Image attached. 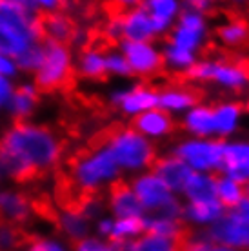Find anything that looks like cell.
I'll list each match as a JSON object with an SVG mask.
<instances>
[{
	"mask_svg": "<svg viewBox=\"0 0 249 251\" xmlns=\"http://www.w3.org/2000/svg\"><path fill=\"white\" fill-rule=\"evenodd\" d=\"M0 157L7 180H25L55 170L64 158V142L48 126L19 120L0 135Z\"/></svg>",
	"mask_w": 249,
	"mask_h": 251,
	"instance_id": "cell-1",
	"label": "cell"
},
{
	"mask_svg": "<svg viewBox=\"0 0 249 251\" xmlns=\"http://www.w3.org/2000/svg\"><path fill=\"white\" fill-rule=\"evenodd\" d=\"M42 19L29 4L0 2V53L19 58L42 44Z\"/></svg>",
	"mask_w": 249,
	"mask_h": 251,
	"instance_id": "cell-2",
	"label": "cell"
},
{
	"mask_svg": "<svg viewBox=\"0 0 249 251\" xmlns=\"http://www.w3.org/2000/svg\"><path fill=\"white\" fill-rule=\"evenodd\" d=\"M122 171L106 144L80 153L69 166V182L82 195H99L120 182Z\"/></svg>",
	"mask_w": 249,
	"mask_h": 251,
	"instance_id": "cell-3",
	"label": "cell"
},
{
	"mask_svg": "<svg viewBox=\"0 0 249 251\" xmlns=\"http://www.w3.org/2000/svg\"><path fill=\"white\" fill-rule=\"evenodd\" d=\"M122 175H138L153 168L156 160L155 142L148 140L131 126L120 127L104 140Z\"/></svg>",
	"mask_w": 249,
	"mask_h": 251,
	"instance_id": "cell-4",
	"label": "cell"
},
{
	"mask_svg": "<svg viewBox=\"0 0 249 251\" xmlns=\"http://www.w3.org/2000/svg\"><path fill=\"white\" fill-rule=\"evenodd\" d=\"M186 76L195 84H215L229 93H244L249 89V66L238 60L199 58L187 69Z\"/></svg>",
	"mask_w": 249,
	"mask_h": 251,
	"instance_id": "cell-5",
	"label": "cell"
},
{
	"mask_svg": "<svg viewBox=\"0 0 249 251\" xmlns=\"http://www.w3.org/2000/svg\"><path fill=\"white\" fill-rule=\"evenodd\" d=\"M75 73V57L69 44L42 40L40 62L33 71V78L38 89L55 91L64 88Z\"/></svg>",
	"mask_w": 249,
	"mask_h": 251,
	"instance_id": "cell-6",
	"label": "cell"
},
{
	"mask_svg": "<svg viewBox=\"0 0 249 251\" xmlns=\"http://www.w3.org/2000/svg\"><path fill=\"white\" fill-rule=\"evenodd\" d=\"M129 186L133 193L137 195L144 215H168V217L180 219V195L173 193L151 170L135 175Z\"/></svg>",
	"mask_w": 249,
	"mask_h": 251,
	"instance_id": "cell-7",
	"label": "cell"
},
{
	"mask_svg": "<svg viewBox=\"0 0 249 251\" xmlns=\"http://www.w3.org/2000/svg\"><path fill=\"white\" fill-rule=\"evenodd\" d=\"M171 153L180 158L193 173L217 175L222 164V140L187 137L178 140Z\"/></svg>",
	"mask_w": 249,
	"mask_h": 251,
	"instance_id": "cell-8",
	"label": "cell"
},
{
	"mask_svg": "<svg viewBox=\"0 0 249 251\" xmlns=\"http://www.w3.org/2000/svg\"><path fill=\"white\" fill-rule=\"evenodd\" d=\"M207 38H209L207 17L195 11H187V9L180 13L178 20L168 33V42L178 46L182 50L191 51L195 55H199L206 48Z\"/></svg>",
	"mask_w": 249,
	"mask_h": 251,
	"instance_id": "cell-9",
	"label": "cell"
},
{
	"mask_svg": "<svg viewBox=\"0 0 249 251\" xmlns=\"http://www.w3.org/2000/svg\"><path fill=\"white\" fill-rule=\"evenodd\" d=\"M122 55L127 60L131 69V76L151 78L156 76L164 69L162 50L155 42H131L122 40L119 46Z\"/></svg>",
	"mask_w": 249,
	"mask_h": 251,
	"instance_id": "cell-10",
	"label": "cell"
},
{
	"mask_svg": "<svg viewBox=\"0 0 249 251\" xmlns=\"http://www.w3.org/2000/svg\"><path fill=\"white\" fill-rule=\"evenodd\" d=\"M109 100L122 115L135 119L138 115L158 107V89H155L149 84L137 82L127 88L115 89L109 95Z\"/></svg>",
	"mask_w": 249,
	"mask_h": 251,
	"instance_id": "cell-11",
	"label": "cell"
},
{
	"mask_svg": "<svg viewBox=\"0 0 249 251\" xmlns=\"http://www.w3.org/2000/svg\"><path fill=\"white\" fill-rule=\"evenodd\" d=\"M206 231L218 244L249 251V219L235 209H225L224 215Z\"/></svg>",
	"mask_w": 249,
	"mask_h": 251,
	"instance_id": "cell-12",
	"label": "cell"
},
{
	"mask_svg": "<svg viewBox=\"0 0 249 251\" xmlns=\"http://www.w3.org/2000/svg\"><path fill=\"white\" fill-rule=\"evenodd\" d=\"M218 173L246 184L249 178V138L222 140V164Z\"/></svg>",
	"mask_w": 249,
	"mask_h": 251,
	"instance_id": "cell-13",
	"label": "cell"
},
{
	"mask_svg": "<svg viewBox=\"0 0 249 251\" xmlns=\"http://www.w3.org/2000/svg\"><path fill=\"white\" fill-rule=\"evenodd\" d=\"M133 127L148 140L158 142V140H164V138L173 135L176 122H174V117L155 107V109H149V111L135 117L133 119Z\"/></svg>",
	"mask_w": 249,
	"mask_h": 251,
	"instance_id": "cell-14",
	"label": "cell"
},
{
	"mask_svg": "<svg viewBox=\"0 0 249 251\" xmlns=\"http://www.w3.org/2000/svg\"><path fill=\"white\" fill-rule=\"evenodd\" d=\"M33 202L25 193L13 188H0V220L7 224H24L31 219Z\"/></svg>",
	"mask_w": 249,
	"mask_h": 251,
	"instance_id": "cell-15",
	"label": "cell"
},
{
	"mask_svg": "<svg viewBox=\"0 0 249 251\" xmlns=\"http://www.w3.org/2000/svg\"><path fill=\"white\" fill-rule=\"evenodd\" d=\"M213 107V120H215V137L218 140H229L238 133L242 126L246 109L237 100H222Z\"/></svg>",
	"mask_w": 249,
	"mask_h": 251,
	"instance_id": "cell-16",
	"label": "cell"
},
{
	"mask_svg": "<svg viewBox=\"0 0 249 251\" xmlns=\"http://www.w3.org/2000/svg\"><path fill=\"white\" fill-rule=\"evenodd\" d=\"M140 6L149 15L151 22L155 25L156 38L168 37L180 13L184 11L182 0H142Z\"/></svg>",
	"mask_w": 249,
	"mask_h": 251,
	"instance_id": "cell-17",
	"label": "cell"
},
{
	"mask_svg": "<svg viewBox=\"0 0 249 251\" xmlns=\"http://www.w3.org/2000/svg\"><path fill=\"white\" fill-rule=\"evenodd\" d=\"M224 207L217 199L211 201H200V202H182V222L193 229H209L222 215Z\"/></svg>",
	"mask_w": 249,
	"mask_h": 251,
	"instance_id": "cell-18",
	"label": "cell"
},
{
	"mask_svg": "<svg viewBox=\"0 0 249 251\" xmlns=\"http://www.w3.org/2000/svg\"><path fill=\"white\" fill-rule=\"evenodd\" d=\"M151 171L176 195L182 193V189L186 186L187 178L193 173L186 164L182 162L180 158L174 157L173 153L164 155V157H156Z\"/></svg>",
	"mask_w": 249,
	"mask_h": 251,
	"instance_id": "cell-19",
	"label": "cell"
},
{
	"mask_svg": "<svg viewBox=\"0 0 249 251\" xmlns=\"http://www.w3.org/2000/svg\"><path fill=\"white\" fill-rule=\"evenodd\" d=\"M120 15H122L124 40H131V42H155L156 40L155 25L142 6L125 9Z\"/></svg>",
	"mask_w": 249,
	"mask_h": 251,
	"instance_id": "cell-20",
	"label": "cell"
},
{
	"mask_svg": "<svg viewBox=\"0 0 249 251\" xmlns=\"http://www.w3.org/2000/svg\"><path fill=\"white\" fill-rule=\"evenodd\" d=\"M107 211L113 219H127V217H144V209L133 193L129 184H115L107 193Z\"/></svg>",
	"mask_w": 249,
	"mask_h": 251,
	"instance_id": "cell-21",
	"label": "cell"
},
{
	"mask_svg": "<svg viewBox=\"0 0 249 251\" xmlns=\"http://www.w3.org/2000/svg\"><path fill=\"white\" fill-rule=\"evenodd\" d=\"M180 126L189 137L217 138L215 137L213 107L209 104H204V102H197L186 113L180 115Z\"/></svg>",
	"mask_w": 249,
	"mask_h": 251,
	"instance_id": "cell-22",
	"label": "cell"
},
{
	"mask_svg": "<svg viewBox=\"0 0 249 251\" xmlns=\"http://www.w3.org/2000/svg\"><path fill=\"white\" fill-rule=\"evenodd\" d=\"M199 102V93L189 86L171 84L158 91V109H162L171 117L184 115Z\"/></svg>",
	"mask_w": 249,
	"mask_h": 251,
	"instance_id": "cell-23",
	"label": "cell"
},
{
	"mask_svg": "<svg viewBox=\"0 0 249 251\" xmlns=\"http://www.w3.org/2000/svg\"><path fill=\"white\" fill-rule=\"evenodd\" d=\"M56 227L64 239L76 242L91 235L93 222L82 213L78 206H66L56 213Z\"/></svg>",
	"mask_w": 249,
	"mask_h": 251,
	"instance_id": "cell-24",
	"label": "cell"
},
{
	"mask_svg": "<svg viewBox=\"0 0 249 251\" xmlns=\"http://www.w3.org/2000/svg\"><path fill=\"white\" fill-rule=\"evenodd\" d=\"M40 99V89L37 88L35 82H20L15 86L13 97L7 106V113L17 120H29L35 109L38 106Z\"/></svg>",
	"mask_w": 249,
	"mask_h": 251,
	"instance_id": "cell-25",
	"label": "cell"
},
{
	"mask_svg": "<svg viewBox=\"0 0 249 251\" xmlns=\"http://www.w3.org/2000/svg\"><path fill=\"white\" fill-rule=\"evenodd\" d=\"M75 73L84 80H102L106 75V51L99 46H87L75 58Z\"/></svg>",
	"mask_w": 249,
	"mask_h": 251,
	"instance_id": "cell-26",
	"label": "cell"
},
{
	"mask_svg": "<svg viewBox=\"0 0 249 251\" xmlns=\"http://www.w3.org/2000/svg\"><path fill=\"white\" fill-rule=\"evenodd\" d=\"M75 33H76L75 24H73V20L69 19L66 13L56 11V13H51V15H46L42 19L44 40L69 44V42H73Z\"/></svg>",
	"mask_w": 249,
	"mask_h": 251,
	"instance_id": "cell-27",
	"label": "cell"
},
{
	"mask_svg": "<svg viewBox=\"0 0 249 251\" xmlns=\"http://www.w3.org/2000/svg\"><path fill=\"white\" fill-rule=\"evenodd\" d=\"M180 197L184 199V202L217 199V175L215 173H191Z\"/></svg>",
	"mask_w": 249,
	"mask_h": 251,
	"instance_id": "cell-28",
	"label": "cell"
},
{
	"mask_svg": "<svg viewBox=\"0 0 249 251\" xmlns=\"http://www.w3.org/2000/svg\"><path fill=\"white\" fill-rule=\"evenodd\" d=\"M217 38L225 48H240L249 40V22L238 17L224 20L217 27Z\"/></svg>",
	"mask_w": 249,
	"mask_h": 251,
	"instance_id": "cell-29",
	"label": "cell"
},
{
	"mask_svg": "<svg viewBox=\"0 0 249 251\" xmlns=\"http://www.w3.org/2000/svg\"><path fill=\"white\" fill-rule=\"evenodd\" d=\"M144 229L146 233H153L158 237L180 240L184 235V222L182 219L168 215H144Z\"/></svg>",
	"mask_w": 249,
	"mask_h": 251,
	"instance_id": "cell-30",
	"label": "cell"
},
{
	"mask_svg": "<svg viewBox=\"0 0 249 251\" xmlns=\"http://www.w3.org/2000/svg\"><path fill=\"white\" fill-rule=\"evenodd\" d=\"M160 50H162L164 68H168L169 71H173V73H184V75H186L187 69L199 60V55H195L191 51L182 50V48L171 44L168 40H166V44H164Z\"/></svg>",
	"mask_w": 249,
	"mask_h": 251,
	"instance_id": "cell-31",
	"label": "cell"
},
{
	"mask_svg": "<svg viewBox=\"0 0 249 251\" xmlns=\"http://www.w3.org/2000/svg\"><path fill=\"white\" fill-rule=\"evenodd\" d=\"M248 195L246 184L225 175H217V201L224 209H233Z\"/></svg>",
	"mask_w": 249,
	"mask_h": 251,
	"instance_id": "cell-32",
	"label": "cell"
},
{
	"mask_svg": "<svg viewBox=\"0 0 249 251\" xmlns=\"http://www.w3.org/2000/svg\"><path fill=\"white\" fill-rule=\"evenodd\" d=\"M142 233H146V229H144V217L115 219V224H113V231H111L109 240L135 242Z\"/></svg>",
	"mask_w": 249,
	"mask_h": 251,
	"instance_id": "cell-33",
	"label": "cell"
},
{
	"mask_svg": "<svg viewBox=\"0 0 249 251\" xmlns=\"http://www.w3.org/2000/svg\"><path fill=\"white\" fill-rule=\"evenodd\" d=\"M135 251H180V240L158 237L153 233H142L135 242Z\"/></svg>",
	"mask_w": 249,
	"mask_h": 251,
	"instance_id": "cell-34",
	"label": "cell"
},
{
	"mask_svg": "<svg viewBox=\"0 0 249 251\" xmlns=\"http://www.w3.org/2000/svg\"><path fill=\"white\" fill-rule=\"evenodd\" d=\"M106 75L113 78H129L131 69L120 50L106 51Z\"/></svg>",
	"mask_w": 249,
	"mask_h": 251,
	"instance_id": "cell-35",
	"label": "cell"
},
{
	"mask_svg": "<svg viewBox=\"0 0 249 251\" xmlns=\"http://www.w3.org/2000/svg\"><path fill=\"white\" fill-rule=\"evenodd\" d=\"M213 239L206 229H193L187 233L180 242V251H207L211 248Z\"/></svg>",
	"mask_w": 249,
	"mask_h": 251,
	"instance_id": "cell-36",
	"label": "cell"
},
{
	"mask_svg": "<svg viewBox=\"0 0 249 251\" xmlns=\"http://www.w3.org/2000/svg\"><path fill=\"white\" fill-rule=\"evenodd\" d=\"M22 251H71L68 242L60 237H37L29 240Z\"/></svg>",
	"mask_w": 249,
	"mask_h": 251,
	"instance_id": "cell-37",
	"label": "cell"
},
{
	"mask_svg": "<svg viewBox=\"0 0 249 251\" xmlns=\"http://www.w3.org/2000/svg\"><path fill=\"white\" fill-rule=\"evenodd\" d=\"M20 246V233L17 226L0 222V251H15Z\"/></svg>",
	"mask_w": 249,
	"mask_h": 251,
	"instance_id": "cell-38",
	"label": "cell"
},
{
	"mask_svg": "<svg viewBox=\"0 0 249 251\" xmlns=\"http://www.w3.org/2000/svg\"><path fill=\"white\" fill-rule=\"evenodd\" d=\"M102 33L109 42H122L124 40V33H122V15L120 13H113L106 19L102 25Z\"/></svg>",
	"mask_w": 249,
	"mask_h": 251,
	"instance_id": "cell-39",
	"label": "cell"
},
{
	"mask_svg": "<svg viewBox=\"0 0 249 251\" xmlns=\"http://www.w3.org/2000/svg\"><path fill=\"white\" fill-rule=\"evenodd\" d=\"M109 250V240H104L97 235H87L84 239L76 240L71 251H107Z\"/></svg>",
	"mask_w": 249,
	"mask_h": 251,
	"instance_id": "cell-40",
	"label": "cell"
},
{
	"mask_svg": "<svg viewBox=\"0 0 249 251\" xmlns=\"http://www.w3.org/2000/svg\"><path fill=\"white\" fill-rule=\"evenodd\" d=\"M78 207H80L82 213L86 215L91 222L104 215V202L100 201V199H97L95 195H87L86 199L78 204Z\"/></svg>",
	"mask_w": 249,
	"mask_h": 251,
	"instance_id": "cell-41",
	"label": "cell"
},
{
	"mask_svg": "<svg viewBox=\"0 0 249 251\" xmlns=\"http://www.w3.org/2000/svg\"><path fill=\"white\" fill-rule=\"evenodd\" d=\"M40 46L38 44L31 50H27L25 53H22L19 58H17V64H19V69L20 73L25 71V73H33L35 69H37L38 62H40Z\"/></svg>",
	"mask_w": 249,
	"mask_h": 251,
	"instance_id": "cell-42",
	"label": "cell"
},
{
	"mask_svg": "<svg viewBox=\"0 0 249 251\" xmlns=\"http://www.w3.org/2000/svg\"><path fill=\"white\" fill-rule=\"evenodd\" d=\"M222 0H182V6L187 11H195L200 13V15H209L220 6Z\"/></svg>",
	"mask_w": 249,
	"mask_h": 251,
	"instance_id": "cell-43",
	"label": "cell"
},
{
	"mask_svg": "<svg viewBox=\"0 0 249 251\" xmlns=\"http://www.w3.org/2000/svg\"><path fill=\"white\" fill-rule=\"evenodd\" d=\"M27 4L40 15H51V13L60 11L66 4V0H27Z\"/></svg>",
	"mask_w": 249,
	"mask_h": 251,
	"instance_id": "cell-44",
	"label": "cell"
},
{
	"mask_svg": "<svg viewBox=\"0 0 249 251\" xmlns=\"http://www.w3.org/2000/svg\"><path fill=\"white\" fill-rule=\"evenodd\" d=\"M113 224H115V219H113L111 215H106V213L102 215V217H99L97 220H93V229L97 233V237L109 240L113 231Z\"/></svg>",
	"mask_w": 249,
	"mask_h": 251,
	"instance_id": "cell-45",
	"label": "cell"
},
{
	"mask_svg": "<svg viewBox=\"0 0 249 251\" xmlns=\"http://www.w3.org/2000/svg\"><path fill=\"white\" fill-rule=\"evenodd\" d=\"M19 75H20V69H19V64H17V58L7 57V55L0 53V76H6V78L15 80Z\"/></svg>",
	"mask_w": 249,
	"mask_h": 251,
	"instance_id": "cell-46",
	"label": "cell"
},
{
	"mask_svg": "<svg viewBox=\"0 0 249 251\" xmlns=\"http://www.w3.org/2000/svg\"><path fill=\"white\" fill-rule=\"evenodd\" d=\"M15 80L6 78V76H0V111H6L9 106V100L15 91Z\"/></svg>",
	"mask_w": 249,
	"mask_h": 251,
	"instance_id": "cell-47",
	"label": "cell"
},
{
	"mask_svg": "<svg viewBox=\"0 0 249 251\" xmlns=\"http://www.w3.org/2000/svg\"><path fill=\"white\" fill-rule=\"evenodd\" d=\"M107 251H135L133 242H119V240H109V250Z\"/></svg>",
	"mask_w": 249,
	"mask_h": 251,
	"instance_id": "cell-48",
	"label": "cell"
},
{
	"mask_svg": "<svg viewBox=\"0 0 249 251\" xmlns=\"http://www.w3.org/2000/svg\"><path fill=\"white\" fill-rule=\"evenodd\" d=\"M113 4L117 7H120L122 11H125V9H131V7H137L142 4V0H111Z\"/></svg>",
	"mask_w": 249,
	"mask_h": 251,
	"instance_id": "cell-49",
	"label": "cell"
},
{
	"mask_svg": "<svg viewBox=\"0 0 249 251\" xmlns=\"http://www.w3.org/2000/svg\"><path fill=\"white\" fill-rule=\"evenodd\" d=\"M233 209H235V211H238L240 215H244V217H248V219H249V193L246 195V197H244L242 201L238 202V204H237L235 207H233Z\"/></svg>",
	"mask_w": 249,
	"mask_h": 251,
	"instance_id": "cell-50",
	"label": "cell"
},
{
	"mask_svg": "<svg viewBox=\"0 0 249 251\" xmlns=\"http://www.w3.org/2000/svg\"><path fill=\"white\" fill-rule=\"evenodd\" d=\"M231 7H235V9H246L249 7V0H225Z\"/></svg>",
	"mask_w": 249,
	"mask_h": 251,
	"instance_id": "cell-51",
	"label": "cell"
},
{
	"mask_svg": "<svg viewBox=\"0 0 249 251\" xmlns=\"http://www.w3.org/2000/svg\"><path fill=\"white\" fill-rule=\"evenodd\" d=\"M207 251H238V250H235V248H229V246H224V244H218V242H215V240H213L211 248H209Z\"/></svg>",
	"mask_w": 249,
	"mask_h": 251,
	"instance_id": "cell-52",
	"label": "cell"
},
{
	"mask_svg": "<svg viewBox=\"0 0 249 251\" xmlns=\"http://www.w3.org/2000/svg\"><path fill=\"white\" fill-rule=\"evenodd\" d=\"M0 2H9V4H27V0H0Z\"/></svg>",
	"mask_w": 249,
	"mask_h": 251,
	"instance_id": "cell-53",
	"label": "cell"
},
{
	"mask_svg": "<svg viewBox=\"0 0 249 251\" xmlns=\"http://www.w3.org/2000/svg\"><path fill=\"white\" fill-rule=\"evenodd\" d=\"M244 109H246V111L249 113V99H248V102H246V106H244Z\"/></svg>",
	"mask_w": 249,
	"mask_h": 251,
	"instance_id": "cell-54",
	"label": "cell"
},
{
	"mask_svg": "<svg viewBox=\"0 0 249 251\" xmlns=\"http://www.w3.org/2000/svg\"><path fill=\"white\" fill-rule=\"evenodd\" d=\"M246 189H248V193H249V178L246 180Z\"/></svg>",
	"mask_w": 249,
	"mask_h": 251,
	"instance_id": "cell-55",
	"label": "cell"
}]
</instances>
